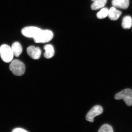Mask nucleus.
I'll return each mask as SVG.
<instances>
[{"instance_id": "obj_4", "label": "nucleus", "mask_w": 132, "mask_h": 132, "mask_svg": "<svg viewBox=\"0 0 132 132\" xmlns=\"http://www.w3.org/2000/svg\"><path fill=\"white\" fill-rule=\"evenodd\" d=\"M114 98L116 100H123L128 106L132 105V90L127 88L116 94Z\"/></svg>"}, {"instance_id": "obj_17", "label": "nucleus", "mask_w": 132, "mask_h": 132, "mask_svg": "<svg viewBox=\"0 0 132 132\" xmlns=\"http://www.w3.org/2000/svg\"><path fill=\"white\" fill-rule=\"evenodd\" d=\"M92 1H95V0H92Z\"/></svg>"}, {"instance_id": "obj_5", "label": "nucleus", "mask_w": 132, "mask_h": 132, "mask_svg": "<svg viewBox=\"0 0 132 132\" xmlns=\"http://www.w3.org/2000/svg\"><path fill=\"white\" fill-rule=\"evenodd\" d=\"M102 108L100 105H96L91 109L86 116V119L88 121L93 122L94 121V118L96 116L101 114L103 113Z\"/></svg>"}, {"instance_id": "obj_9", "label": "nucleus", "mask_w": 132, "mask_h": 132, "mask_svg": "<svg viewBox=\"0 0 132 132\" xmlns=\"http://www.w3.org/2000/svg\"><path fill=\"white\" fill-rule=\"evenodd\" d=\"M122 13L114 7L111 8L109 10L108 16L109 19L112 20H117L121 16Z\"/></svg>"}, {"instance_id": "obj_3", "label": "nucleus", "mask_w": 132, "mask_h": 132, "mask_svg": "<svg viewBox=\"0 0 132 132\" xmlns=\"http://www.w3.org/2000/svg\"><path fill=\"white\" fill-rule=\"evenodd\" d=\"M0 56L4 62L9 63L12 61L14 55L11 47L7 45H3L0 47Z\"/></svg>"}, {"instance_id": "obj_2", "label": "nucleus", "mask_w": 132, "mask_h": 132, "mask_svg": "<svg viewBox=\"0 0 132 132\" xmlns=\"http://www.w3.org/2000/svg\"><path fill=\"white\" fill-rule=\"evenodd\" d=\"M9 69L16 76L23 75L26 71V67L24 63L18 60L12 61L10 65Z\"/></svg>"}, {"instance_id": "obj_6", "label": "nucleus", "mask_w": 132, "mask_h": 132, "mask_svg": "<svg viewBox=\"0 0 132 132\" xmlns=\"http://www.w3.org/2000/svg\"><path fill=\"white\" fill-rule=\"evenodd\" d=\"M41 30L40 28L35 27H27L22 29L21 33L22 35L27 38H34Z\"/></svg>"}, {"instance_id": "obj_10", "label": "nucleus", "mask_w": 132, "mask_h": 132, "mask_svg": "<svg viewBox=\"0 0 132 132\" xmlns=\"http://www.w3.org/2000/svg\"><path fill=\"white\" fill-rule=\"evenodd\" d=\"M14 55L16 57H19L22 51V48L20 43L16 42L12 44L11 47Z\"/></svg>"}, {"instance_id": "obj_12", "label": "nucleus", "mask_w": 132, "mask_h": 132, "mask_svg": "<svg viewBox=\"0 0 132 132\" xmlns=\"http://www.w3.org/2000/svg\"><path fill=\"white\" fill-rule=\"evenodd\" d=\"M107 0H95L92 4L91 8L93 10H97L104 7L106 5Z\"/></svg>"}, {"instance_id": "obj_8", "label": "nucleus", "mask_w": 132, "mask_h": 132, "mask_svg": "<svg viewBox=\"0 0 132 132\" xmlns=\"http://www.w3.org/2000/svg\"><path fill=\"white\" fill-rule=\"evenodd\" d=\"M129 0H112V5L115 7L126 9L129 6Z\"/></svg>"}, {"instance_id": "obj_1", "label": "nucleus", "mask_w": 132, "mask_h": 132, "mask_svg": "<svg viewBox=\"0 0 132 132\" xmlns=\"http://www.w3.org/2000/svg\"><path fill=\"white\" fill-rule=\"evenodd\" d=\"M53 33L49 30H41L34 39L36 43H45L52 40L53 38Z\"/></svg>"}, {"instance_id": "obj_15", "label": "nucleus", "mask_w": 132, "mask_h": 132, "mask_svg": "<svg viewBox=\"0 0 132 132\" xmlns=\"http://www.w3.org/2000/svg\"><path fill=\"white\" fill-rule=\"evenodd\" d=\"M99 132H113V129L112 126L108 124L103 125L98 130Z\"/></svg>"}, {"instance_id": "obj_7", "label": "nucleus", "mask_w": 132, "mask_h": 132, "mask_svg": "<svg viewBox=\"0 0 132 132\" xmlns=\"http://www.w3.org/2000/svg\"><path fill=\"white\" fill-rule=\"evenodd\" d=\"M27 53L29 56L32 59L38 60L40 57L42 52L39 48L30 46L27 49Z\"/></svg>"}, {"instance_id": "obj_11", "label": "nucleus", "mask_w": 132, "mask_h": 132, "mask_svg": "<svg viewBox=\"0 0 132 132\" xmlns=\"http://www.w3.org/2000/svg\"><path fill=\"white\" fill-rule=\"evenodd\" d=\"M45 50L44 57L46 59H49L52 58L54 54V50L53 47L51 45H45L44 47Z\"/></svg>"}, {"instance_id": "obj_13", "label": "nucleus", "mask_w": 132, "mask_h": 132, "mask_svg": "<svg viewBox=\"0 0 132 132\" xmlns=\"http://www.w3.org/2000/svg\"><path fill=\"white\" fill-rule=\"evenodd\" d=\"M132 19L130 16L124 17L122 21V27L125 29H130L132 27Z\"/></svg>"}, {"instance_id": "obj_14", "label": "nucleus", "mask_w": 132, "mask_h": 132, "mask_svg": "<svg viewBox=\"0 0 132 132\" xmlns=\"http://www.w3.org/2000/svg\"><path fill=\"white\" fill-rule=\"evenodd\" d=\"M109 10L107 8H103L97 13V18L99 19H103L106 18L107 16H108Z\"/></svg>"}, {"instance_id": "obj_16", "label": "nucleus", "mask_w": 132, "mask_h": 132, "mask_svg": "<svg viewBox=\"0 0 132 132\" xmlns=\"http://www.w3.org/2000/svg\"><path fill=\"white\" fill-rule=\"evenodd\" d=\"M13 132H27V131L24 130L22 128H15L12 131Z\"/></svg>"}]
</instances>
